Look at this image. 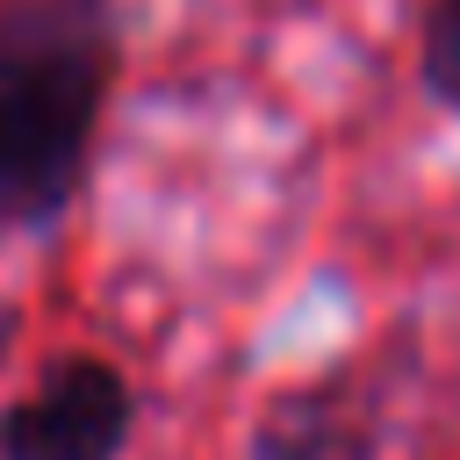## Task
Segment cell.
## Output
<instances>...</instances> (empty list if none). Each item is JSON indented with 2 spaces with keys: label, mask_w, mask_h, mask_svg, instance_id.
I'll use <instances>...</instances> for the list:
<instances>
[{
  "label": "cell",
  "mask_w": 460,
  "mask_h": 460,
  "mask_svg": "<svg viewBox=\"0 0 460 460\" xmlns=\"http://www.w3.org/2000/svg\"><path fill=\"white\" fill-rule=\"evenodd\" d=\"M108 43L86 0H22L0 14V223L65 208L86 165Z\"/></svg>",
  "instance_id": "1"
},
{
  "label": "cell",
  "mask_w": 460,
  "mask_h": 460,
  "mask_svg": "<svg viewBox=\"0 0 460 460\" xmlns=\"http://www.w3.org/2000/svg\"><path fill=\"white\" fill-rule=\"evenodd\" d=\"M129 438V388L101 359H65L0 424V460H115Z\"/></svg>",
  "instance_id": "2"
},
{
  "label": "cell",
  "mask_w": 460,
  "mask_h": 460,
  "mask_svg": "<svg viewBox=\"0 0 460 460\" xmlns=\"http://www.w3.org/2000/svg\"><path fill=\"white\" fill-rule=\"evenodd\" d=\"M374 431L345 388H295L266 410L252 460H367Z\"/></svg>",
  "instance_id": "3"
},
{
  "label": "cell",
  "mask_w": 460,
  "mask_h": 460,
  "mask_svg": "<svg viewBox=\"0 0 460 460\" xmlns=\"http://www.w3.org/2000/svg\"><path fill=\"white\" fill-rule=\"evenodd\" d=\"M424 72H431V86L460 108V0L438 7V22H431V50H424Z\"/></svg>",
  "instance_id": "4"
}]
</instances>
